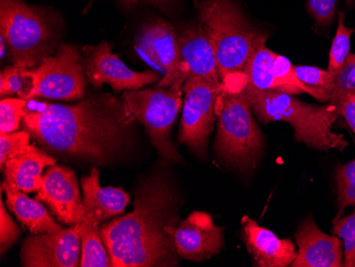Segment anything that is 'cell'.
Listing matches in <instances>:
<instances>
[{
	"mask_svg": "<svg viewBox=\"0 0 355 267\" xmlns=\"http://www.w3.org/2000/svg\"><path fill=\"white\" fill-rule=\"evenodd\" d=\"M79 226L80 241H81V267L111 266L109 254L101 238L99 225L94 219L85 217Z\"/></svg>",
	"mask_w": 355,
	"mask_h": 267,
	"instance_id": "obj_22",
	"label": "cell"
},
{
	"mask_svg": "<svg viewBox=\"0 0 355 267\" xmlns=\"http://www.w3.org/2000/svg\"><path fill=\"white\" fill-rule=\"evenodd\" d=\"M345 1H346L347 3H349V5H351L354 0H345Z\"/></svg>",
	"mask_w": 355,
	"mask_h": 267,
	"instance_id": "obj_36",
	"label": "cell"
},
{
	"mask_svg": "<svg viewBox=\"0 0 355 267\" xmlns=\"http://www.w3.org/2000/svg\"><path fill=\"white\" fill-rule=\"evenodd\" d=\"M223 83L216 103L218 129L215 148L228 164L241 171H251L262 153L263 135L243 89L244 76H230Z\"/></svg>",
	"mask_w": 355,
	"mask_h": 267,
	"instance_id": "obj_5",
	"label": "cell"
},
{
	"mask_svg": "<svg viewBox=\"0 0 355 267\" xmlns=\"http://www.w3.org/2000/svg\"><path fill=\"white\" fill-rule=\"evenodd\" d=\"M24 125L44 146L96 162H105L114 153L128 126L123 103L110 94L75 105L45 103L26 112Z\"/></svg>",
	"mask_w": 355,
	"mask_h": 267,
	"instance_id": "obj_1",
	"label": "cell"
},
{
	"mask_svg": "<svg viewBox=\"0 0 355 267\" xmlns=\"http://www.w3.org/2000/svg\"><path fill=\"white\" fill-rule=\"evenodd\" d=\"M340 117H344L353 132L355 133V95H347L336 103Z\"/></svg>",
	"mask_w": 355,
	"mask_h": 267,
	"instance_id": "obj_33",
	"label": "cell"
},
{
	"mask_svg": "<svg viewBox=\"0 0 355 267\" xmlns=\"http://www.w3.org/2000/svg\"><path fill=\"white\" fill-rule=\"evenodd\" d=\"M243 89L257 119L264 123L285 121L292 125L296 142L324 151H343L348 146L344 135H337L332 130L333 125L340 117L336 105H311L288 94L260 91L247 85L245 79Z\"/></svg>",
	"mask_w": 355,
	"mask_h": 267,
	"instance_id": "obj_3",
	"label": "cell"
},
{
	"mask_svg": "<svg viewBox=\"0 0 355 267\" xmlns=\"http://www.w3.org/2000/svg\"><path fill=\"white\" fill-rule=\"evenodd\" d=\"M295 238L298 251L291 266H344V243L337 235L322 232L312 216L300 225Z\"/></svg>",
	"mask_w": 355,
	"mask_h": 267,
	"instance_id": "obj_16",
	"label": "cell"
},
{
	"mask_svg": "<svg viewBox=\"0 0 355 267\" xmlns=\"http://www.w3.org/2000/svg\"><path fill=\"white\" fill-rule=\"evenodd\" d=\"M175 196L163 181L144 187L135 208L101 229L111 266H175Z\"/></svg>",
	"mask_w": 355,
	"mask_h": 267,
	"instance_id": "obj_2",
	"label": "cell"
},
{
	"mask_svg": "<svg viewBox=\"0 0 355 267\" xmlns=\"http://www.w3.org/2000/svg\"><path fill=\"white\" fill-rule=\"evenodd\" d=\"M182 89L159 87L123 94V111L128 126L139 121L146 129L153 146L167 161L181 162L171 142V131L182 105Z\"/></svg>",
	"mask_w": 355,
	"mask_h": 267,
	"instance_id": "obj_7",
	"label": "cell"
},
{
	"mask_svg": "<svg viewBox=\"0 0 355 267\" xmlns=\"http://www.w3.org/2000/svg\"><path fill=\"white\" fill-rule=\"evenodd\" d=\"M21 258L26 267L80 266L79 226L28 236L23 243Z\"/></svg>",
	"mask_w": 355,
	"mask_h": 267,
	"instance_id": "obj_12",
	"label": "cell"
},
{
	"mask_svg": "<svg viewBox=\"0 0 355 267\" xmlns=\"http://www.w3.org/2000/svg\"><path fill=\"white\" fill-rule=\"evenodd\" d=\"M83 190L85 217L101 224L111 217L123 214L130 203V195L119 187H101L99 171L93 167L91 174L81 181Z\"/></svg>",
	"mask_w": 355,
	"mask_h": 267,
	"instance_id": "obj_19",
	"label": "cell"
},
{
	"mask_svg": "<svg viewBox=\"0 0 355 267\" xmlns=\"http://www.w3.org/2000/svg\"><path fill=\"white\" fill-rule=\"evenodd\" d=\"M119 3L123 6L125 9L130 10L135 6L139 3H150L155 7L163 8L168 5L169 0H119Z\"/></svg>",
	"mask_w": 355,
	"mask_h": 267,
	"instance_id": "obj_34",
	"label": "cell"
},
{
	"mask_svg": "<svg viewBox=\"0 0 355 267\" xmlns=\"http://www.w3.org/2000/svg\"><path fill=\"white\" fill-rule=\"evenodd\" d=\"M347 95H355V55L351 53L337 75L329 103L335 105Z\"/></svg>",
	"mask_w": 355,
	"mask_h": 267,
	"instance_id": "obj_30",
	"label": "cell"
},
{
	"mask_svg": "<svg viewBox=\"0 0 355 267\" xmlns=\"http://www.w3.org/2000/svg\"><path fill=\"white\" fill-rule=\"evenodd\" d=\"M19 233L21 231L19 227L16 226L15 223L12 221L1 201L0 203V247L3 254L17 241Z\"/></svg>",
	"mask_w": 355,
	"mask_h": 267,
	"instance_id": "obj_32",
	"label": "cell"
},
{
	"mask_svg": "<svg viewBox=\"0 0 355 267\" xmlns=\"http://www.w3.org/2000/svg\"><path fill=\"white\" fill-rule=\"evenodd\" d=\"M333 224V233L344 243V266L355 267V210Z\"/></svg>",
	"mask_w": 355,
	"mask_h": 267,
	"instance_id": "obj_28",
	"label": "cell"
},
{
	"mask_svg": "<svg viewBox=\"0 0 355 267\" xmlns=\"http://www.w3.org/2000/svg\"><path fill=\"white\" fill-rule=\"evenodd\" d=\"M178 256L191 261H205L220 252L223 228L216 226L209 213L195 211L173 230Z\"/></svg>",
	"mask_w": 355,
	"mask_h": 267,
	"instance_id": "obj_15",
	"label": "cell"
},
{
	"mask_svg": "<svg viewBox=\"0 0 355 267\" xmlns=\"http://www.w3.org/2000/svg\"><path fill=\"white\" fill-rule=\"evenodd\" d=\"M195 6L212 41L221 80L244 73L268 35L257 29L232 0H197Z\"/></svg>",
	"mask_w": 355,
	"mask_h": 267,
	"instance_id": "obj_4",
	"label": "cell"
},
{
	"mask_svg": "<svg viewBox=\"0 0 355 267\" xmlns=\"http://www.w3.org/2000/svg\"><path fill=\"white\" fill-rule=\"evenodd\" d=\"M35 77L33 71L25 67L11 65L0 74V95L1 97L17 94L19 98L30 101L35 98Z\"/></svg>",
	"mask_w": 355,
	"mask_h": 267,
	"instance_id": "obj_23",
	"label": "cell"
},
{
	"mask_svg": "<svg viewBox=\"0 0 355 267\" xmlns=\"http://www.w3.org/2000/svg\"><path fill=\"white\" fill-rule=\"evenodd\" d=\"M354 31V28L348 27L345 24L344 12H338V26H337L336 33H335L332 46H331L328 69H327L334 83L337 75L340 73L347 57L350 53L351 37Z\"/></svg>",
	"mask_w": 355,
	"mask_h": 267,
	"instance_id": "obj_24",
	"label": "cell"
},
{
	"mask_svg": "<svg viewBox=\"0 0 355 267\" xmlns=\"http://www.w3.org/2000/svg\"><path fill=\"white\" fill-rule=\"evenodd\" d=\"M1 189L7 195L8 208L32 234L61 230L62 227L53 221L37 199L29 198L23 191L12 187L7 181L1 183Z\"/></svg>",
	"mask_w": 355,
	"mask_h": 267,
	"instance_id": "obj_21",
	"label": "cell"
},
{
	"mask_svg": "<svg viewBox=\"0 0 355 267\" xmlns=\"http://www.w3.org/2000/svg\"><path fill=\"white\" fill-rule=\"evenodd\" d=\"M245 244L252 256L253 266H291L296 259L294 243L288 239H280L272 231L261 227L249 216L241 218Z\"/></svg>",
	"mask_w": 355,
	"mask_h": 267,
	"instance_id": "obj_17",
	"label": "cell"
},
{
	"mask_svg": "<svg viewBox=\"0 0 355 267\" xmlns=\"http://www.w3.org/2000/svg\"><path fill=\"white\" fill-rule=\"evenodd\" d=\"M37 200L47 203L60 222L75 226L85 219V206L80 197L76 175L67 167L48 166Z\"/></svg>",
	"mask_w": 355,
	"mask_h": 267,
	"instance_id": "obj_14",
	"label": "cell"
},
{
	"mask_svg": "<svg viewBox=\"0 0 355 267\" xmlns=\"http://www.w3.org/2000/svg\"><path fill=\"white\" fill-rule=\"evenodd\" d=\"M245 83L260 91L280 92L288 95L309 94L312 89L303 85L295 73V67L287 58L273 53L266 45L261 46L251 58L244 73Z\"/></svg>",
	"mask_w": 355,
	"mask_h": 267,
	"instance_id": "obj_13",
	"label": "cell"
},
{
	"mask_svg": "<svg viewBox=\"0 0 355 267\" xmlns=\"http://www.w3.org/2000/svg\"><path fill=\"white\" fill-rule=\"evenodd\" d=\"M308 11L321 27L332 24L336 15V0H308Z\"/></svg>",
	"mask_w": 355,
	"mask_h": 267,
	"instance_id": "obj_31",
	"label": "cell"
},
{
	"mask_svg": "<svg viewBox=\"0 0 355 267\" xmlns=\"http://www.w3.org/2000/svg\"><path fill=\"white\" fill-rule=\"evenodd\" d=\"M191 78L223 81L219 77L214 47L205 25L193 26L178 35L177 55L159 87L182 89Z\"/></svg>",
	"mask_w": 355,
	"mask_h": 267,
	"instance_id": "obj_9",
	"label": "cell"
},
{
	"mask_svg": "<svg viewBox=\"0 0 355 267\" xmlns=\"http://www.w3.org/2000/svg\"><path fill=\"white\" fill-rule=\"evenodd\" d=\"M81 59L83 71L89 83L95 87L109 83L116 92L143 89L159 80L155 71H135L112 53V45L103 42L97 46H85Z\"/></svg>",
	"mask_w": 355,
	"mask_h": 267,
	"instance_id": "obj_11",
	"label": "cell"
},
{
	"mask_svg": "<svg viewBox=\"0 0 355 267\" xmlns=\"http://www.w3.org/2000/svg\"><path fill=\"white\" fill-rule=\"evenodd\" d=\"M30 133L27 130L0 135V166L1 169L10 159L30 148Z\"/></svg>",
	"mask_w": 355,
	"mask_h": 267,
	"instance_id": "obj_29",
	"label": "cell"
},
{
	"mask_svg": "<svg viewBox=\"0 0 355 267\" xmlns=\"http://www.w3.org/2000/svg\"><path fill=\"white\" fill-rule=\"evenodd\" d=\"M7 53V43H6L5 39H3V37H0V57H1V60L5 59L6 53Z\"/></svg>",
	"mask_w": 355,
	"mask_h": 267,
	"instance_id": "obj_35",
	"label": "cell"
},
{
	"mask_svg": "<svg viewBox=\"0 0 355 267\" xmlns=\"http://www.w3.org/2000/svg\"><path fill=\"white\" fill-rule=\"evenodd\" d=\"M178 35L171 24L162 19L141 26L135 40V51L141 60L153 71H168L177 55Z\"/></svg>",
	"mask_w": 355,
	"mask_h": 267,
	"instance_id": "obj_18",
	"label": "cell"
},
{
	"mask_svg": "<svg viewBox=\"0 0 355 267\" xmlns=\"http://www.w3.org/2000/svg\"><path fill=\"white\" fill-rule=\"evenodd\" d=\"M0 37L14 65L35 69L55 47V27L40 8L24 0H0Z\"/></svg>",
	"mask_w": 355,
	"mask_h": 267,
	"instance_id": "obj_6",
	"label": "cell"
},
{
	"mask_svg": "<svg viewBox=\"0 0 355 267\" xmlns=\"http://www.w3.org/2000/svg\"><path fill=\"white\" fill-rule=\"evenodd\" d=\"M32 71L35 77V97L76 101L85 96V74L75 46L63 44L55 55L44 58Z\"/></svg>",
	"mask_w": 355,
	"mask_h": 267,
	"instance_id": "obj_10",
	"label": "cell"
},
{
	"mask_svg": "<svg viewBox=\"0 0 355 267\" xmlns=\"http://www.w3.org/2000/svg\"><path fill=\"white\" fill-rule=\"evenodd\" d=\"M27 101L23 98H7L0 101V131L10 133L19 129V123L25 117Z\"/></svg>",
	"mask_w": 355,
	"mask_h": 267,
	"instance_id": "obj_27",
	"label": "cell"
},
{
	"mask_svg": "<svg viewBox=\"0 0 355 267\" xmlns=\"http://www.w3.org/2000/svg\"><path fill=\"white\" fill-rule=\"evenodd\" d=\"M223 81L191 78L183 85L184 107L179 141L193 153L205 157L207 141L216 121V103Z\"/></svg>",
	"mask_w": 355,
	"mask_h": 267,
	"instance_id": "obj_8",
	"label": "cell"
},
{
	"mask_svg": "<svg viewBox=\"0 0 355 267\" xmlns=\"http://www.w3.org/2000/svg\"><path fill=\"white\" fill-rule=\"evenodd\" d=\"M336 182L338 210L333 223L342 217L347 207L355 206V158L351 162L338 167Z\"/></svg>",
	"mask_w": 355,
	"mask_h": 267,
	"instance_id": "obj_26",
	"label": "cell"
},
{
	"mask_svg": "<svg viewBox=\"0 0 355 267\" xmlns=\"http://www.w3.org/2000/svg\"><path fill=\"white\" fill-rule=\"evenodd\" d=\"M55 160L41 149L31 145L28 150L10 159L3 171L6 181L24 193L39 192L43 185V171L53 166Z\"/></svg>",
	"mask_w": 355,
	"mask_h": 267,
	"instance_id": "obj_20",
	"label": "cell"
},
{
	"mask_svg": "<svg viewBox=\"0 0 355 267\" xmlns=\"http://www.w3.org/2000/svg\"><path fill=\"white\" fill-rule=\"evenodd\" d=\"M295 73L299 80L312 89V97L321 103L330 101L334 83L327 69L308 65L295 67Z\"/></svg>",
	"mask_w": 355,
	"mask_h": 267,
	"instance_id": "obj_25",
	"label": "cell"
}]
</instances>
